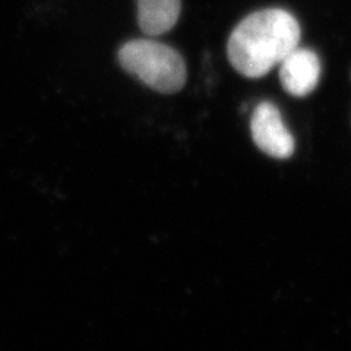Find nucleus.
<instances>
[{
	"label": "nucleus",
	"instance_id": "1",
	"mask_svg": "<svg viewBox=\"0 0 351 351\" xmlns=\"http://www.w3.org/2000/svg\"><path fill=\"white\" fill-rule=\"evenodd\" d=\"M300 25L284 9L250 14L228 38L227 53L233 68L247 78H261L299 47Z\"/></svg>",
	"mask_w": 351,
	"mask_h": 351
},
{
	"label": "nucleus",
	"instance_id": "2",
	"mask_svg": "<svg viewBox=\"0 0 351 351\" xmlns=\"http://www.w3.org/2000/svg\"><path fill=\"white\" fill-rule=\"evenodd\" d=\"M122 68L152 90L162 94L180 91L186 82V64L167 44L154 40H132L119 50Z\"/></svg>",
	"mask_w": 351,
	"mask_h": 351
},
{
	"label": "nucleus",
	"instance_id": "3",
	"mask_svg": "<svg viewBox=\"0 0 351 351\" xmlns=\"http://www.w3.org/2000/svg\"><path fill=\"white\" fill-rule=\"evenodd\" d=\"M250 132L255 145L267 156L277 160H285L293 156L294 138L284 125L276 104L263 101L255 107L250 119Z\"/></svg>",
	"mask_w": 351,
	"mask_h": 351
},
{
	"label": "nucleus",
	"instance_id": "4",
	"mask_svg": "<svg viewBox=\"0 0 351 351\" xmlns=\"http://www.w3.org/2000/svg\"><path fill=\"white\" fill-rule=\"evenodd\" d=\"M280 64L281 85L290 95L306 97L317 86L321 62L312 50L294 49Z\"/></svg>",
	"mask_w": 351,
	"mask_h": 351
},
{
	"label": "nucleus",
	"instance_id": "5",
	"mask_svg": "<svg viewBox=\"0 0 351 351\" xmlns=\"http://www.w3.org/2000/svg\"><path fill=\"white\" fill-rule=\"evenodd\" d=\"M138 24L148 36L169 32L180 16V0H136Z\"/></svg>",
	"mask_w": 351,
	"mask_h": 351
}]
</instances>
